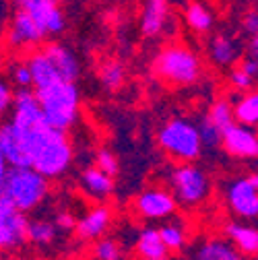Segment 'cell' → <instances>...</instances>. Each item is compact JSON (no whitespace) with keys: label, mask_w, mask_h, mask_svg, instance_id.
<instances>
[{"label":"cell","mask_w":258,"mask_h":260,"mask_svg":"<svg viewBox=\"0 0 258 260\" xmlns=\"http://www.w3.org/2000/svg\"><path fill=\"white\" fill-rule=\"evenodd\" d=\"M17 133V130H15ZM29 166L48 180H58L75 161V147L69 133L54 130L48 124L17 133Z\"/></svg>","instance_id":"6da1fadb"},{"label":"cell","mask_w":258,"mask_h":260,"mask_svg":"<svg viewBox=\"0 0 258 260\" xmlns=\"http://www.w3.org/2000/svg\"><path fill=\"white\" fill-rule=\"evenodd\" d=\"M50 194V180L31 166H9L0 180V199L19 209L21 213H34Z\"/></svg>","instance_id":"7a4b0ae2"},{"label":"cell","mask_w":258,"mask_h":260,"mask_svg":"<svg viewBox=\"0 0 258 260\" xmlns=\"http://www.w3.org/2000/svg\"><path fill=\"white\" fill-rule=\"evenodd\" d=\"M36 97L42 110L44 122L54 128L69 133L81 116V91L71 81H58L36 89Z\"/></svg>","instance_id":"3957f363"},{"label":"cell","mask_w":258,"mask_h":260,"mask_svg":"<svg viewBox=\"0 0 258 260\" xmlns=\"http://www.w3.org/2000/svg\"><path fill=\"white\" fill-rule=\"evenodd\" d=\"M153 73L172 87H190L203 77V60L195 50L174 44L159 50L153 60Z\"/></svg>","instance_id":"277c9868"},{"label":"cell","mask_w":258,"mask_h":260,"mask_svg":"<svg viewBox=\"0 0 258 260\" xmlns=\"http://www.w3.org/2000/svg\"><path fill=\"white\" fill-rule=\"evenodd\" d=\"M157 145L176 164H192L203 157V143L197 124L188 118H172L157 133Z\"/></svg>","instance_id":"5b68a950"},{"label":"cell","mask_w":258,"mask_h":260,"mask_svg":"<svg viewBox=\"0 0 258 260\" xmlns=\"http://www.w3.org/2000/svg\"><path fill=\"white\" fill-rule=\"evenodd\" d=\"M168 186L176 203L186 209H197L205 205L213 192L211 176L195 161L192 164H176L174 168H170Z\"/></svg>","instance_id":"8992f818"},{"label":"cell","mask_w":258,"mask_h":260,"mask_svg":"<svg viewBox=\"0 0 258 260\" xmlns=\"http://www.w3.org/2000/svg\"><path fill=\"white\" fill-rule=\"evenodd\" d=\"M223 199L236 219L254 221L258 217V176L244 174L230 178L223 186Z\"/></svg>","instance_id":"52a82bcc"},{"label":"cell","mask_w":258,"mask_h":260,"mask_svg":"<svg viewBox=\"0 0 258 260\" xmlns=\"http://www.w3.org/2000/svg\"><path fill=\"white\" fill-rule=\"evenodd\" d=\"M133 209L143 221H166L176 215L178 203L168 188L151 186L137 194Z\"/></svg>","instance_id":"ba28073f"},{"label":"cell","mask_w":258,"mask_h":260,"mask_svg":"<svg viewBox=\"0 0 258 260\" xmlns=\"http://www.w3.org/2000/svg\"><path fill=\"white\" fill-rule=\"evenodd\" d=\"M27 242V215L0 199V252H17Z\"/></svg>","instance_id":"9c48e42d"},{"label":"cell","mask_w":258,"mask_h":260,"mask_svg":"<svg viewBox=\"0 0 258 260\" xmlns=\"http://www.w3.org/2000/svg\"><path fill=\"white\" fill-rule=\"evenodd\" d=\"M219 147L236 159H250L254 161L258 155V135L256 130L244 124L234 122L225 130H221V143Z\"/></svg>","instance_id":"30bf717a"},{"label":"cell","mask_w":258,"mask_h":260,"mask_svg":"<svg viewBox=\"0 0 258 260\" xmlns=\"http://www.w3.org/2000/svg\"><path fill=\"white\" fill-rule=\"evenodd\" d=\"M46 40L44 31L38 27L27 11L17 9L11 17V23L7 27V44L13 50H23V48H40V44Z\"/></svg>","instance_id":"8fae6325"},{"label":"cell","mask_w":258,"mask_h":260,"mask_svg":"<svg viewBox=\"0 0 258 260\" xmlns=\"http://www.w3.org/2000/svg\"><path fill=\"white\" fill-rule=\"evenodd\" d=\"M13 116H11V126L17 130V133H23V130H31L36 126L46 124L42 118V110L38 104L36 91L31 87L19 89L13 95Z\"/></svg>","instance_id":"7c38bea8"},{"label":"cell","mask_w":258,"mask_h":260,"mask_svg":"<svg viewBox=\"0 0 258 260\" xmlns=\"http://www.w3.org/2000/svg\"><path fill=\"white\" fill-rule=\"evenodd\" d=\"M112 221H114L112 209L106 203H98L95 207H91L83 217L77 219L73 232H75L77 240L93 242V240H98V238H102L110 232Z\"/></svg>","instance_id":"4fadbf2b"},{"label":"cell","mask_w":258,"mask_h":260,"mask_svg":"<svg viewBox=\"0 0 258 260\" xmlns=\"http://www.w3.org/2000/svg\"><path fill=\"white\" fill-rule=\"evenodd\" d=\"M44 54L48 56L50 64L54 67V71L58 73V79L60 81H71L75 83L81 75V64H79V58L77 54L64 44H58V42H52L48 46H42Z\"/></svg>","instance_id":"5bb4252c"},{"label":"cell","mask_w":258,"mask_h":260,"mask_svg":"<svg viewBox=\"0 0 258 260\" xmlns=\"http://www.w3.org/2000/svg\"><path fill=\"white\" fill-rule=\"evenodd\" d=\"M190 260H250L244 256L228 238L209 236L192 248Z\"/></svg>","instance_id":"9a60e30c"},{"label":"cell","mask_w":258,"mask_h":260,"mask_svg":"<svg viewBox=\"0 0 258 260\" xmlns=\"http://www.w3.org/2000/svg\"><path fill=\"white\" fill-rule=\"evenodd\" d=\"M209 58L213 64L221 69H232L238 64V60L242 58V52H244V46L240 44L238 38H232V36H213L209 40Z\"/></svg>","instance_id":"2e32d148"},{"label":"cell","mask_w":258,"mask_h":260,"mask_svg":"<svg viewBox=\"0 0 258 260\" xmlns=\"http://www.w3.org/2000/svg\"><path fill=\"white\" fill-rule=\"evenodd\" d=\"M79 186H81V190L87 194L91 201H98V203L108 201L112 194H114V188H116L114 178L108 176V174H104L102 170H98L95 166L85 168V170L81 172V176H79Z\"/></svg>","instance_id":"e0dca14e"},{"label":"cell","mask_w":258,"mask_h":260,"mask_svg":"<svg viewBox=\"0 0 258 260\" xmlns=\"http://www.w3.org/2000/svg\"><path fill=\"white\" fill-rule=\"evenodd\" d=\"M225 238H228L244 256L254 258L258 252V230L256 225L248 223V221H228L223 227Z\"/></svg>","instance_id":"ac0fdd59"},{"label":"cell","mask_w":258,"mask_h":260,"mask_svg":"<svg viewBox=\"0 0 258 260\" xmlns=\"http://www.w3.org/2000/svg\"><path fill=\"white\" fill-rule=\"evenodd\" d=\"M34 21L38 23V27L44 31V36H58L67 27V19H64V13L60 9V3L56 0H44V3L36 5L34 9L27 11Z\"/></svg>","instance_id":"d6986e66"},{"label":"cell","mask_w":258,"mask_h":260,"mask_svg":"<svg viewBox=\"0 0 258 260\" xmlns=\"http://www.w3.org/2000/svg\"><path fill=\"white\" fill-rule=\"evenodd\" d=\"M170 19V0H145L141 13V31L147 38H157L166 31Z\"/></svg>","instance_id":"ffe728a7"},{"label":"cell","mask_w":258,"mask_h":260,"mask_svg":"<svg viewBox=\"0 0 258 260\" xmlns=\"http://www.w3.org/2000/svg\"><path fill=\"white\" fill-rule=\"evenodd\" d=\"M135 252L139 258H147V260L170 258V252L159 236V230L153 225H147L139 232V236L135 240Z\"/></svg>","instance_id":"44dd1931"},{"label":"cell","mask_w":258,"mask_h":260,"mask_svg":"<svg viewBox=\"0 0 258 260\" xmlns=\"http://www.w3.org/2000/svg\"><path fill=\"white\" fill-rule=\"evenodd\" d=\"M157 230H159V236L164 240L170 254H182L188 248V227L176 215L166 219Z\"/></svg>","instance_id":"7402d4cb"},{"label":"cell","mask_w":258,"mask_h":260,"mask_svg":"<svg viewBox=\"0 0 258 260\" xmlns=\"http://www.w3.org/2000/svg\"><path fill=\"white\" fill-rule=\"evenodd\" d=\"M0 153L5 155L9 166H29L23 145L15 133V128L11 126V122L0 124Z\"/></svg>","instance_id":"603a6c76"},{"label":"cell","mask_w":258,"mask_h":260,"mask_svg":"<svg viewBox=\"0 0 258 260\" xmlns=\"http://www.w3.org/2000/svg\"><path fill=\"white\" fill-rule=\"evenodd\" d=\"M60 236V230L54 225L52 219L46 217H36L27 219V242L40 246V248H50Z\"/></svg>","instance_id":"cb8c5ba5"},{"label":"cell","mask_w":258,"mask_h":260,"mask_svg":"<svg viewBox=\"0 0 258 260\" xmlns=\"http://www.w3.org/2000/svg\"><path fill=\"white\" fill-rule=\"evenodd\" d=\"M232 110H234V120L238 124L256 128V124H258V93L254 89L240 93L232 102Z\"/></svg>","instance_id":"d4e9b609"},{"label":"cell","mask_w":258,"mask_h":260,"mask_svg":"<svg viewBox=\"0 0 258 260\" xmlns=\"http://www.w3.org/2000/svg\"><path fill=\"white\" fill-rule=\"evenodd\" d=\"M184 19L195 34H209L215 25V15H213L211 7H207L201 0H192V3L186 5Z\"/></svg>","instance_id":"484cf974"},{"label":"cell","mask_w":258,"mask_h":260,"mask_svg":"<svg viewBox=\"0 0 258 260\" xmlns=\"http://www.w3.org/2000/svg\"><path fill=\"white\" fill-rule=\"evenodd\" d=\"M93 258L95 260H124V246L116 238L102 236L93 240Z\"/></svg>","instance_id":"4316f807"},{"label":"cell","mask_w":258,"mask_h":260,"mask_svg":"<svg viewBox=\"0 0 258 260\" xmlns=\"http://www.w3.org/2000/svg\"><path fill=\"white\" fill-rule=\"evenodd\" d=\"M124 79H126V71L122 67V62L108 60V62L102 64V69H100V81H102V85L108 91H118L124 85Z\"/></svg>","instance_id":"83f0119b"},{"label":"cell","mask_w":258,"mask_h":260,"mask_svg":"<svg viewBox=\"0 0 258 260\" xmlns=\"http://www.w3.org/2000/svg\"><path fill=\"white\" fill-rule=\"evenodd\" d=\"M207 118L219 128V130H225L228 126H232L236 120H234V110H232V102L221 97V100H215L207 112Z\"/></svg>","instance_id":"f1b7e54d"},{"label":"cell","mask_w":258,"mask_h":260,"mask_svg":"<svg viewBox=\"0 0 258 260\" xmlns=\"http://www.w3.org/2000/svg\"><path fill=\"white\" fill-rule=\"evenodd\" d=\"M197 124V130H199V137H201V143H203V149H217L219 143H221V130L205 116L199 118Z\"/></svg>","instance_id":"f546056e"},{"label":"cell","mask_w":258,"mask_h":260,"mask_svg":"<svg viewBox=\"0 0 258 260\" xmlns=\"http://www.w3.org/2000/svg\"><path fill=\"white\" fill-rule=\"evenodd\" d=\"M95 168L102 170L104 174L116 178L120 172V164H118V157L110 151V149H100L95 153Z\"/></svg>","instance_id":"4dcf8cb0"},{"label":"cell","mask_w":258,"mask_h":260,"mask_svg":"<svg viewBox=\"0 0 258 260\" xmlns=\"http://www.w3.org/2000/svg\"><path fill=\"white\" fill-rule=\"evenodd\" d=\"M228 81H230V85H232V89H234L236 93L252 91V89H254V85H256V79H252L250 75H246L240 67H232V69H230Z\"/></svg>","instance_id":"1f68e13d"},{"label":"cell","mask_w":258,"mask_h":260,"mask_svg":"<svg viewBox=\"0 0 258 260\" xmlns=\"http://www.w3.org/2000/svg\"><path fill=\"white\" fill-rule=\"evenodd\" d=\"M11 81H13V85H17L19 89L34 87V85H31V73H29L27 62H13V64H11Z\"/></svg>","instance_id":"d6a6232c"},{"label":"cell","mask_w":258,"mask_h":260,"mask_svg":"<svg viewBox=\"0 0 258 260\" xmlns=\"http://www.w3.org/2000/svg\"><path fill=\"white\" fill-rule=\"evenodd\" d=\"M52 221H54V225L58 227L60 232H73V227L77 223V217L73 213H69V211H58Z\"/></svg>","instance_id":"836d02e7"},{"label":"cell","mask_w":258,"mask_h":260,"mask_svg":"<svg viewBox=\"0 0 258 260\" xmlns=\"http://www.w3.org/2000/svg\"><path fill=\"white\" fill-rule=\"evenodd\" d=\"M13 89H11V85L0 77V116L3 114H7L9 110H11V106H13Z\"/></svg>","instance_id":"e575fe53"},{"label":"cell","mask_w":258,"mask_h":260,"mask_svg":"<svg viewBox=\"0 0 258 260\" xmlns=\"http://www.w3.org/2000/svg\"><path fill=\"white\" fill-rule=\"evenodd\" d=\"M242 27L248 36H258V13L256 11H248L242 19Z\"/></svg>","instance_id":"d590c367"},{"label":"cell","mask_w":258,"mask_h":260,"mask_svg":"<svg viewBox=\"0 0 258 260\" xmlns=\"http://www.w3.org/2000/svg\"><path fill=\"white\" fill-rule=\"evenodd\" d=\"M238 62H240L238 67H240V69H242L246 75H250L252 79H256V77H258V58L246 56V58H240Z\"/></svg>","instance_id":"8d00e7d4"},{"label":"cell","mask_w":258,"mask_h":260,"mask_svg":"<svg viewBox=\"0 0 258 260\" xmlns=\"http://www.w3.org/2000/svg\"><path fill=\"white\" fill-rule=\"evenodd\" d=\"M40 3H44V0H13V5L17 9H21V11H29V9H34L36 5H40Z\"/></svg>","instance_id":"74e56055"},{"label":"cell","mask_w":258,"mask_h":260,"mask_svg":"<svg viewBox=\"0 0 258 260\" xmlns=\"http://www.w3.org/2000/svg\"><path fill=\"white\" fill-rule=\"evenodd\" d=\"M248 54L252 58H258V36H250V42H248Z\"/></svg>","instance_id":"f35d334b"},{"label":"cell","mask_w":258,"mask_h":260,"mask_svg":"<svg viewBox=\"0 0 258 260\" xmlns=\"http://www.w3.org/2000/svg\"><path fill=\"white\" fill-rule=\"evenodd\" d=\"M7 170H9V161L5 159V155H3V153H0V180H3V178H5Z\"/></svg>","instance_id":"ab89813d"},{"label":"cell","mask_w":258,"mask_h":260,"mask_svg":"<svg viewBox=\"0 0 258 260\" xmlns=\"http://www.w3.org/2000/svg\"><path fill=\"white\" fill-rule=\"evenodd\" d=\"M139 260H147V258H139ZM161 260H170V258H161Z\"/></svg>","instance_id":"60d3db41"},{"label":"cell","mask_w":258,"mask_h":260,"mask_svg":"<svg viewBox=\"0 0 258 260\" xmlns=\"http://www.w3.org/2000/svg\"><path fill=\"white\" fill-rule=\"evenodd\" d=\"M56 3H67V0H56Z\"/></svg>","instance_id":"b9f144b4"},{"label":"cell","mask_w":258,"mask_h":260,"mask_svg":"<svg viewBox=\"0 0 258 260\" xmlns=\"http://www.w3.org/2000/svg\"><path fill=\"white\" fill-rule=\"evenodd\" d=\"M248 3H256V0H248Z\"/></svg>","instance_id":"7bdbcfd3"},{"label":"cell","mask_w":258,"mask_h":260,"mask_svg":"<svg viewBox=\"0 0 258 260\" xmlns=\"http://www.w3.org/2000/svg\"><path fill=\"white\" fill-rule=\"evenodd\" d=\"M178 260H188V258H178Z\"/></svg>","instance_id":"ee69618b"}]
</instances>
